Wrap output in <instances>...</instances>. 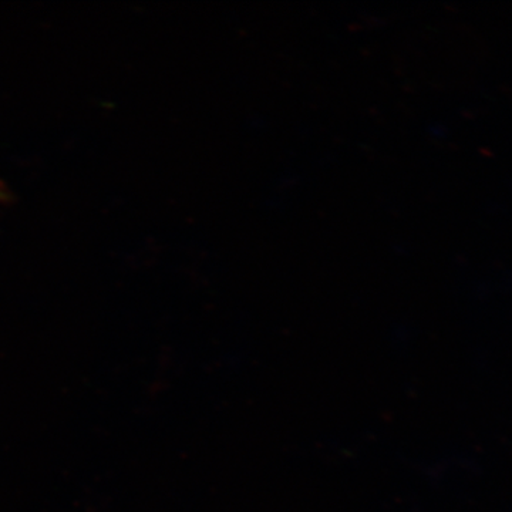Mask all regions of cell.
Segmentation results:
<instances>
[{"label":"cell","mask_w":512,"mask_h":512,"mask_svg":"<svg viewBox=\"0 0 512 512\" xmlns=\"http://www.w3.org/2000/svg\"><path fill=\"white\" fill-rule=\"evenodd\" d=\"M3 194H5V192H3L2 190H0V200H2Z\"/></svg>","instance_id":"6da1fadb"}]
</instances>
